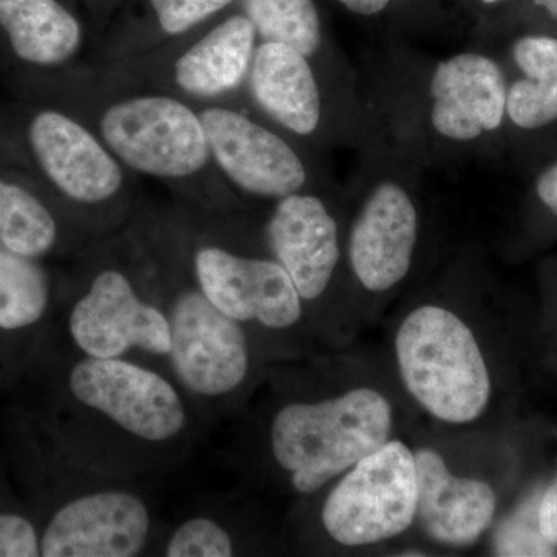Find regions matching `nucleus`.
Wrapping results in <instances>:
<instances>
[{"instance_id": "1", "label": "nucleus", "mask_w": 557, "mask_h": 557, "mask_svg": "<svg viewBox=\"0 0 557 557\" xmlns=\"http://www.w3.org/2000/svg\"><path fill=\"white\" fill-rule=\"evenodd\" d=\"M249 403L240 467L296 502L398 437L409 405L391 362L381 368L346 347L270 366Z\"/></svg>"}, {"instance_id": "2", "label": "nucleus", "mask_w": 557, "mask_h": 557, "mask_svg": "<svg viewBox=\"0 0 557 557\" xmlns=\"http://www.w3.org/2000/svg\"><path fill=\"white\" fill-rule=\"evenodd\" d=\"M57 424L58 445L70 456L135 480L185 463L203 426L164 370L75 350L58 375Z\"/></svg>"}, {"instance_id": "3", "label": "nucleus", "mask_w": 557, "mask_h": 557, "mask_svg": "<svg viewBox=\"0 0 557 557\" xmlns=\"http://www.w3.org/2000/svg\"><path fill=\"white\" fill-rule=\"evenodd\" d=\"M370 132L421 170L474 160L504 129L507 79L485 50H386L362 90Z\"/></svg>"}, {"instance_id": "4", "label": "nucleus", "mask_w": 557, "mask_h": 557, "mask_svg": "<svg viewBox=\"0 0 557 557\" xmlns=\"http://www.w3.org/2000/svg\"><path fill=\"white\" fill-rule=\"evenodd\" d=\"M127 226L148 260L170 325L171 379L203 426L240 416L265 380L269 362L247 332L200 288L174 205L161 208L141 201Z\"/></svg>"}, {"instance_id": "5", "label": "nucleus", "mask_w": 557, "mask_h": 557, "mask_svg": "<svg viewBox=\"0 0 557 557\" xmlns=\"http://www.w3.org/2000/svg\"><path fill=\"white\" fill-rule=\"evenodd\" d=\"M392 370L409 406L442 431H474L496 376L474 310V249L448 260L406 299L391 330Z\"/></svg>"}, {"instance_id": "6", "label": "nucleus", "mask_w": 557, "mask_h": 557, "mask_svg": "<svg viewBox=\"0 0 557 557\" xmlns=\"http://www.w3.org/2000/svg\"><path fill=\"white\" fill-rule=\"evenodd\" d=\"M76 78L69 108L94 127L132 175L166 186L180 207L252 211L215 170L199 106L100 65L81 70Z\"/></svg>"}, {"instance_id": "7", "label": "nucleus", "mask_w": 557, "mask_h": 557, "mask_svg": "<svg viewBox=\"0 0 557 557\" xmlns=\"http://www.w3.org/2000/svg\"><path fill=\"white\" fill-rule=\"evenodd\" d=\"M174 208L200 288L247 332L270 366L324 348L292 278L263 239L258 211Z\"/></svg>"}, {"instance_id": "8", "label": "nucleus", "mask_w": 557, "mask_h": 557, "mask_svg": "<svg viewBox=\"0 0 557 557\" xmlns=\"http://www.w3.org/2000/svg\"><path fill=\"white\" fill-rule=\"evenodd\" d=\"M358 152L346 193V260L355 317L372 319L421 270L434 230L423 170L376 135Z\"/></svg>"}, {"instance_id": "9", "label": "nucleus", "mask_w": 557, "mask_h": 557, "mask_svg": "<svg viewBox=\"0 0 557 557\" xmlns=\"http://www.w3.org/2000/svg\"><path fill=\"white\" fill-rule=\"evenodd\" d=\"M64 327L81 355L135 359L170 375V325L129 226L81 252Z\"/></svg>"}, {"instance_id": "10", "label": "nucleus", "mask_w": 557, "mask_h": 557, "mask_svg": "<svg viewBox=\"0 0 557 557\" xmlns=\"http://www.w3.org/2000/svg\"><path fill=\"white\" fill-rule=\"evenodd\" d=\"M263 239L287 271L324 348L346 347L355 330L346 260V193L338 183L258 209Z\"/></svg>"}, {"instance_id": "11", "label": "nucleus", "mask_w": 557, "mask_h": 557, "mask_svg": "<svg viewBox=\"0 0 557 557\" xmlns=\"http://www.w3.org/2000/svg\"><path fill=\"white\" fill-rule=\"evenodd\" d=\"M418 512V472L405 438L362 457L338 479L296 505V537L304 548L359 552L405 537Z\"/></svg>"}, {"instance_id": "12", "label": "nucleus", "mask_w": 557, "mask_h": 557, "mask_svg": "<svg viewBox=\"0 0 557 557\" xmlns=\"http://www.w3.org/2000/svg\"><path fill=\"white\" fill-rule=\"evenodd\" d=\"M33 160L65 209L91 239L126 228L141 200L132 175L75 110L46 108L27 126Z\"/></svg>"}, {"instance_id": "13", "label": "nucleus", "mask_w": 557, "mask_h": 557, "mask_svg": "<svg viewBox=\"0 0 557 557\" xmlns=\"http://www.w3.org/2000/svg\"><path fill=\"white\" fill-rule=\"evenodd\" d=\"M220 177L252 211L336 183L322 153L240 101L199 106Z\"/></svg>"}, {"instance_id": "14", "label": "nucleus", "mask_w": 557, "mask_h": 557, "mask_svg": "<svg viewBox=\"0 0 557 557\" xmlns=\"http://www.w3.org/2000/svg\"><path fill=\"white\" fill-rule=\"evenodd\" d=\"M245 97L263 119L321 153L336 146L358 150L370 135L368 119L341 100L309 58L284 44L260 40Z\"/></svg>"}, {"instance_id": "15", "label": "nucleus", "mask_w": 557, "mask_h": 557, "mask_svg": "<svg viewBox=\"0 0 557 557\" xmlns=\"http://www.w3.org/2000/svg\"><path fill=\"white\" fill-rule=\"evenodd\" d=\"M201 28L134 60L100 67L197 106L245 100L260 42L255 24L240 10Z\"/></svg>"}, {"instance_id": "16", "label": "nucleus", "mask_w": 557, "mask_h": 557, "mask_svg": "<svg viewBox=\"0 0 557 557\" xmlns=\"http://www.w3.org/2000/svg\"><path fill=\"white\" fill-rule=\"evenodd\" d=\"M442 437L410 440L418 472V512L413 530L429 544L445 549L478 545L496 522L498 494L474 465L472 442L454 431Z\"/></svg>"}, {"instance_id": "17", "label": "nucleus", "mask_w": 557, "mask_h": 557, "mask_svg": "<svg viewBox=\"0 0 557 557\" xmlns=\"http://www.w3.org/2000/svg\"><path fill=\"white\" fill-rule=\"evenodd\" d=\"M240 10L260 40L284 44L309 58L341 100L368 116L357 73L329 39L314 0H240Z\"/></svg>"}, {"instance_id": "18", "label": "nucleus", "mask_w": 557, "mask_h": 557, "mask_svg": "<svg viewBox=\"0 0 557 557\" xmlns=\"http://www.w3.org/2000/svg\"><path fill=\"white\" fill-rule=\"evenodd\" d=\"M0 27L14 57L33 67H69L89 51L86 27L60 0H0Z\"/></svg>"}, {"instance_id": "19", "label": "nucleus", "mask_w": 557, "mask_h": 557, "mask_svg": "<svg viewBox=\"0 0 557 557\" xmlns=\"http://www.w3.org/2000/svg\"><path fill=\"white\" fill-rule=\"evenodd\" d=\"M94 240L38 194L0 177V248L39 260L64 245L81 255Z\"/></svg>"}, {"instance_id": "20", "label": "nucleus", "mask_w": 557, "mask_h": 557, "mask_svg": "<svg viewBox=\"0 0 557 557\" xmlns=\"http://www.w3.org/2000/svg\"><path fill=\"white\" fill-rule=\"evenodd\" d=\"M520 72L507 81V119L520 131H537L557 121V39L527 35L511 47Z\"/></svg>"}, {"instance_id": "21", "label": "nucleus", "mask_w": 557, "mask_h": 557, "mask_svg": "<svg viewBox=\"0 0 557 557\" xmlns=\"http://www.w3.org/2000/svg\"><path fill=\"white\" fill-rule=\"evenodd\" d=\"M259 533L248 527L239 511L230 507H208L166 528L156 556L231 557L259 549Z\"/></svg>"}, {"instance_id": "22", "label": "nucleus", "mask_w": 557, "mask_h": 557, "mask_svg": "<svg viewBox=\"0 0 557 557\" xmlns=\"http://www.w3.org/2000/svg\"><path fill=\"white\" fill-rule=\"evenodd\" d=\"M51 299L50 276L38 260L0 248V332L38 327L49 317Z\"/></svg>"}, {"instance_id": "23", "label": "nucleus", "mask_w": 557, "mask_h": 557, "mask_svg": "<svg viewBox=\"0 0 557 557\" xmlns=\"http://www.w3.org/2000/svg\"><path fill=\"white\" fill-rule=\"evenodd\" d=\"M234 2L236 0H148L153 32L138 57L199 30Z\"/></svg>"}, {"instance_id": "24", "label": "nucleus", "mask_w": 557, "mask_h": 557, "mask_svg": "<svg viewBox=\"0 0 557 557\" xmlns=\"http://www.w3.org/2000/svg\"><path fill=\"white\" fill-rule=\"evenodd\" d=\"M541 493L527 504L520 505L518 512L498 527L493 541L497 556H557V549L542 536L537 522V505Z\"/></svg>"}, {"instance_id": "25", "label": "nucleus", "mask_w": 557, "mask_h": 557, "mask_svg": "<svg viewBox=\"0 0 557 557\" xmlns=\"http://www.w3.org/2000/svg\"><path fill=\"white\" fill-rule=\"evenodd\" d=\"M40 556V534L30 519L0 512V557Z\"/></svg>"}, {"instance_id": "26", "label": "nucleus", "mask_w": 557, "mask_h": 557, "mask_svg": "<svg viewBox=\"0 0 557 557\" xmlns=\"http://www.w3.org/2000/svg\"><path fill=\"white\" fill-rule=\"evenodd\" d=\"M537 522L542 536L557 549V475L539 497Z\"/></svg>"}, {"instance_id": "27", "label": "nucleus", "mask_w": 557, "mask_h": 557, "mask_svg": "<svg viewBox=\"0 0 557 557\" xmlns=\"http://www.w3.org/2000/svg\"><path fill=\"white\" fill-rule=\"evenodd\" d=\"M539 201L557 218V163L542 172L536 182Z\"/></svg>"}, {"instance_id": "28", "label": "nucleus", "mask_w": 557, "mask_h": 557, "mask_svg": "<svg viewBox=\"0 0 557 557\" xmlns=\"http://www.w3.org/2000/svg\"><path fill=\"white\" fill-rule=\"evenodd\" d=\"M339 5L358 16H376L386 11L394 0H336Z\"/></svg>"}, {"instance_id": "29", "label": "nucleus", "mask_w": 557, "mask_h": 557, "mask_svg": "<svg viewBox=\"0 0 557 557\" xmlns=\"http://www.w3.org/2000/svg\"><path fill=\"white\" fill-rule=\"evenodd\" d=\"M539 7L548 11L557 20V0H534Z\"/></svg>"}, {"instance_id": "30", "label": "nucleus", "mask_w": 557, "mask_h": 557, "mask_svg": "<svg viewBox=\"0 0 557 557\" xmlns=\"http://www.w3.org/2000/svg\"><path fill=\"white\" fill-rule=\"evenodd\" d=\"M480 2H482L483 5H494V3L502 2V0H480Z\"/></svg>"}]
</instances>
